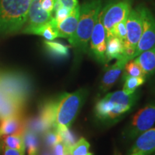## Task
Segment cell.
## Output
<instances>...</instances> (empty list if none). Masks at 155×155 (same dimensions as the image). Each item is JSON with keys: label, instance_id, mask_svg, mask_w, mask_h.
I'll use <instances>...</instances> for the list:
<instances>
[{"label": "cell", "instance_id": "31", "mask_svg": "<svg viewBox=\"0 0 155 155\" xmlns=\"http://www.w3.org/2000/svg\"><path fill=\"white\" fill-rule=\"evenodd\" d=\"M78 5V0H55L54 9H57L60 7H64L69 9L70 10H72Z\"/></svg>", "mask_w": 155, "mask_h": 155}, {"label": "cell", "instance_id": "36", "mask_svg": "<svg viewBox=\"0 0 155 155\" xmlns=\"http://www.w3.org/2000/svg\"><path fill=\"white\" fill-rule=\"evenodd\" d=\"M4 152V142L2 137H0V155H3Z\"/></svg>", "mask_w": 155, "mask_h": 155}, {"label": "cell", "instance_id": "21", "mask_svg": "<svg viewBox=\"0 0 155 155\" xmlns=\"http://www.w3.org/2000/svg\"><path fill=\"white\" fill-rule=\"evenodd\" d=\"M25 152L28 155H38L40 151V139L39 134L26 129L24 133Z\"/></svg>", "mask_w": 155, "mask_h": 155}, {"label": "cell", "instance_id": "5", "mask_svg": "<svg viewBox=\"0 0 155 155\" xmlns=\"http://www.w3.org/2000/svg\"><path fill=\"white\" fill-rule=\"evenodd\" d=\"M0 91L25 106L32 94V85L30 79L21 73L0 72Z\"/></svg>", "mask_w": 155, "mask_h": 155}, {"label": "cell", "instance_id": "3", "mask_svg": "<svg viewBox=\"0 0 155 155\" xmlns=\"http://www.w3.org/2000/svg\"><path fill=\"white\" fill-rule=\"evenodd\" d=\"M88 96L86 88H80L73 93H65L57 99L55 129H69L76 119Z\"/></svg>", "mask_w": 155, "mask_h": 155}, {"label": "cell", "instance_id": "23", "mask_svg": "<svg viewBox=\"0 0 155 155\" xmlns=\"http://www.w3.org/2000/svg\"><path fill=\"white\" fill-rule=\"evenodd\" d=\"M4 147L25 151L24 134H12L2 137Z\"/></svg>", "mask_w": 155, "mask_h": 155}, {"label": "cell", "instance_id": "12", "mask_svg": "<svg viewBox=\"0 0 155 155\" xmlns=\"http://www.w3.org/2000/svg\"><path fill=\"white\" fill-rule=\"evenodd\" d=\"M53 18V14L45 11L42 8L40 0H32L28 9L26 22L22 28V32L30 34L32 30L46 24Z\"/></svg>", "mask_w": 155, "mask_h": 155}, {"label": "cell", "instance_id": "17", "mask_svg": "<svg viewBox=\"0 0 155 155\" xmlns=\"http://www.w3.org/2000/svg\"><path fill=\"white\" fill-rule=\"evenodd\" d=\"M25 106L15 101L0 91V120L12 116L22 115Z\"/></svg>", "mask_w": 155, "mask_h": 155}, {"label": "cell", "instance_id": "19", "mask_svg": "<svg viewBox=\"0 0 155 155\" xmlns=\"http://www.w3.org/2000/svg\"><path fill=\"white\" fill-rule=\"evenodd\" d=\"M123 55H124V42L115 36H111L106 39V63L114 59H119Z\"/></svg>", "mask_w": 155, "mask_h": 155}, {"label": "cell", "instance_id": "18", "mask_svg": "<svg viewBox=\"0 0 155 155\" xmlns=\"http://www.w3.org/2000/svg\"><path fill=\"white\" fill-rule=\"evenodd\" d=\"M134 61L142 69L145 77L154 74L155 73V46L139 54L135 58Z\"/></svg>", "mask_w": 155, "mask_h": 155}, {"label": "cell", "instance_id": "13", "mask_svg": "<svg viewBox=\"0 0 155 155\" xmlns=\"http://www.w3.org/2000/svg\"><path fill=\"white\" fill-rule=\"evenodd\" d=\"M155 152V128L138 136L129 155H150Z\"/></svg>", "mask_w": 155, "mask_h": 155}, {"label": "cell", "instance_id": "4", "mask_svg": "<svg viewBox=\"0 0 155 155\" xmlns=\"http://www.w3.org/2000/svg\"><path fill=\"white\" fill-rule=\"evenodd\" d=\"M32 0H0V32L10 33L23 28Z\"/></svg>", "mask_w": 155, "mask_h": 155}, {"label": "cell", "instance_id": "28", "mask_svg": "<svg viewBox=\"0 0 155 155\" xmlns=\"http://www.w3.org/2000/svg\"><path fill=\"white\" fill-rule=\"evenodd\" d=\"M56 130H57V129H56ZM57 131H58V133H59L60 136H61V141L67 147V148L68 149L69 151L70 149H71L77 141V138L76 137H75V135L72 132V131L70 130L69 129H62V130Z\"/></svg>", "mask_w": 155, "mask_h": 155}, {"label": "cell", "instance_id": "32", "mask_svg": "<svg viewBox=\"0 0 155 155\" xmlns=\"http://www.w3.org/2000/svg\"><path fill=\"white\" fill-rule=\"evenodd\" d=\"M52 150L55 155H69L68 149L61 141L52 147Z\"/></svg>", "mask_w": 155, "mask_h": 155}, {"label": "cell", "instance_id": "34", "mask_svg": "<svg viewBox=\"0 0 155 155\" xmlns=\"http://www.w3.org/2000/svg\"><path fill=\"white\" fill-rule=\"evenodd\" d=\"M25 151L4 147L3 155H25Z\"/></svg>", "mask_w": 155, "mask_h": 155}, {"label": "cell", "instance_id": "6", "mask_svg": "<svg viewBox=\"0 0 155 155\" xmlns=\"http://www.w3.org/2000/svg\"><path fill=\"white\" fill-rule=\"evenodd\" d=\"M131 10V0H116L101 10V22L105 28L106 39L111 37L112 31L118 23L127 19Z\"/></svg>", "mask_w": 155, "mask_h": 155}, {"label": "cell", "instance_id": "27", "mask_svg": "<svg viewBox=\"0 0 155 155\" xmlns=\"http://www.w3.org/2000/svg\"><path fill=\"white\" fill-rule=\"evenodd\" d=\"M61 141V136L55 129H51L43 134V142L45 147L52 148Z\"/></svg>", "mask_w": 155, "mask_h": 155}, {"label": "cell", "instance_id": "8", "mask_svg": "<svg viewBox=\"0 0 155 155\" xmlns=\"http://www.w3.org/2000/svg\"><path fill=\"white\" fill-rule=\"evenodd\" d=\"M155 124V104L142 108L134 116L124 135L129 139H134L152 128Z\"/></svg>", "mask_w": 155, "mask_h": 155}, {"label": "cell", "instance_id": "25", "mask_svg": "<svg viewBox=\"0 0 155 155\" xmlns=\"http://www.w3.org/2000/svg\"><path fill=\"white\" fill-rule=\"evenodd\" d=\"M68 152L69 155H94L90 152V144L83 137L79 139Z\"/></svg>", "mask_w": 155, "mask_h": 155}, {"label": "cell", "instance_id": "35", "mask_svg": "<svg viewBox=\"0 0 155 155\" xmlns=\"http://www.w3.org/2000/svg\"><path fill=\"white\" fill-rule=\"evenodd\" d=\"M38 155H55V154H54L52 148H48V147H45V148L43 149L42 150H40Z\"/></svg>", "mask_w": 155, "mask_h": 155}, {"label": "cell", "instance_id": "20", "mask_svg": "<svg viewBox=\"0 0 155 155\" xmlns=\"http://www.w3.org/2000/svg\"><path fill=\"white\" fill-rule=\"evenodd\" d=\"M30 34L37 35L45 38L47 40H53L55 38H59L57 28V23L53 18L50 22L42 25L30 32Z\"/></svg>", "mask_w": 155, "mask_h": 155}, {"label": "cell", "instance_id": "29", "mask_svg": "<svg viewBox=\"0 0 155 155\" xmlns=\"http://www.w3.org/2000/svg\"><path fill=\"white\" fill-rule=\"evenodd\" d=\"M117 37L120 40L124 42L127 38V28H126V20L118 23L114 27L113 31H112V35Z\"/></svg>", "mask_w": 155, "mask_h": 155}, {"label": "cell", "instance_id": "15", "mask_svg": "<svg viewBox=\"0 0 155 155\" xmlns=\"http://www.w3.org/2000/svg\"><path fill=\"white\" fill-rule=\"evenodd\" d=\"M81 6L78 5L71 11L68 16L57 25L59 38L70 40L74 36L80 16Z\"/></svg>", "mask_w": 155, "mask_h": 155}, {"label": "cell", "instance_id": "7", "mask_svg": "<svg viewBox=\"0 0 155 155\" xmlns=\"http://www.w3.org/2000/svg\"><path fill=\"white\" fill-rule=\"evenodd\" d=\"M127 38L124 42V55L129 60L134 59L136 48L142 32V17L139 7L131 10L126 19Z\"/></svg>", "mask_w": 155, "mask_h": 155}, {"label": "cell", "instance_id": "11", "mask_svg": "<svg viewBox=\"0 0 155 155\" xmlns=\"http://www.w3.org/2000/svg\"><path fill=\"white\" fill-rule=\"evenodd\" d=\"M90 50L95 58L99 63H106V33L101 22V12L90 39Z\"/></svg>", "mask_w": 155, "mask_h": 155}, {"label": "cell", "instance_id": "9", "mask_svg": "<svg viewBox=\"0 0 155 155\" xmlns=\"http://www.w3.org/2000/svg\"><path fill=\"white\" fill-rule=\"evenodd\" d=\"M139 9L142 17V32L136 48L134 58L155 46V18L147 7L140 6Z\"/></svg>", "mask_w": 155, "mask_h": 155}, {"label": "cell", "instance_id": "24", "mask_svg": "<svg viewBox=\"0 0 155 155\" xmlns=\"http://www.w3.org/2000/svg\"><path fill=\"white\" fill-rule=\"evenodd\" d=\"M124 80L123 91L127 94H131L136 91L139 86H141L145 82L144 77H124Z\"/></svg>", "mask_w": 155, "mask_h": 155}, {"label": "cell", "instance_id": "26", "mask_svg": "<svg viewBox=\"0 0 155 155\" xmlns=\"http://www.w3.org/2000/svg\"><path fill=\"white\" fill-rule=\"evenodd\" d=\"M133 76V77H145L143 73L142 69L139 66V65L134 61V59L129 60L125 65L124 74V77Z\"/></svg>", "mask_w": 155, "mask_h": 155}, {"label": "cell", "instance_id": "14", "mask_svg": "<svg viewBox=\"0 0 155 155\" xmlns=\"http://www.w3.org/2000/svg\"><path fill=\"white\" fill-rule=\"evenodd\" d=\"M129 61V59L127 56L123 55L117 59V61L106 71L102 78L100 86V89L102 92L108 91L115 84L123 70L124 69L125 65Z\"/></svg>", "mask_w": 155, "mask_h": 155}, {"label": "cell", "instance_id": "22", "mask_svg": "<svg viewBox=\"0 0 155 155\" xmlns=\"http://www.w3.org/2000/svg\"><path fill=\"white\" fill-rule=\"evenodd\" d=\"M45 47L48 53L56 58H65L69 55V48L61 42L53 40L44 41Z\"/></svg>", "mask_w": 155, "mask_h": 155}, {"label": "cell", "instance_id": "2", "mask_svg": "<svg viewBox=\"0 0 155 155\" xmlns=\"http://www.w3.org/2000/svg\"><path fill=\"white\" fill-rule=\"evenodd\" d=\"M101 9V0H90L81 6L76 31L74 36L68 40L73 47L80 51H86Z\"/></svg>", "mask_w": 155, "mask_h": 155}, {"label": "cell", "instance_id": "16", "mask_svg": "<svg viewBox=\"0 0 155 155\" xmlns=\"http://www.w3.org/2000/svg\"><path fill=\"white\" fill-rule=\"evenodd\" d=\"M26 124L22 115L12 116L0 120V137L12 134H24Z\"/></svg>", "mask_w": 155, "mask_h": 155}, {"label": "cell", "instance_id": "1", "mask_svg": "<svg viewBox=\"0 0 155 155\" xmlns=\"http://www.w3.org/2000/svg\"><path fill=\"white\" fill-rule=\"evenodd\" d=\"M139 93L126 94L123 91L109 93L98 100L94 114L100 121L106 123L115 122L131 109L138 99Z\"/></svg>", "mask_w": 155, "mask_h": 155}, {"label": "cell", "instance_id": "33", "mask_svg": "<svg viewBox=\"0 0 155 155\" xmlns=\"http://www.w3.org/2000/svg\"><path fill=\"white\" fill-rule=\"evenodd\" d=\"M55 0H40V6L45 11L53 14Z\"/></svg>", "mask_w": 155, "mask_h": 155}, {"label": "cell", "instance_id": "37", "mask_svg": "<svg viewBox=\"0 0 155 155\" xmlns=\"http://www.w3.org/2000/svg\"><path fill=\"white\" fill-rule=\"evenodd\" d=\"M154 155H155V154H154Z\"/></svg>", "mask_w": 155, "mask_h": 155}, {"label": "cell", "instance_id": "30", "mask_svg": "<svg viewBox=\"0 0 155 155\" xmlns=\"http://www.w3.org/2000/svg\"><path fill=\"white\" fill-rule=\"evenodd\" d=\"M71 10H70L69 9L64 7H60L54 9L53 12H55V17H53V18L55 19V22L57 23V25L68 16L71 13Z\"/></svg>", "mask_w": 155, "mask_h": 155}, {"label": "cell", "instance_id": "10", "mask_svg": "<svg viewBox=\"0 0 155 155\" xmlns=\"http://www.w3.org/2000/svg\"><path fill=\"white\" fill-rule=\"evenodd\" d=\"M57 99L48 101L42 106L38 117L28 124V130L37 134H44L51 129H55V118Z\"/></svg>", "mask_w": 155, "mask_h": 155}]
</instances>
